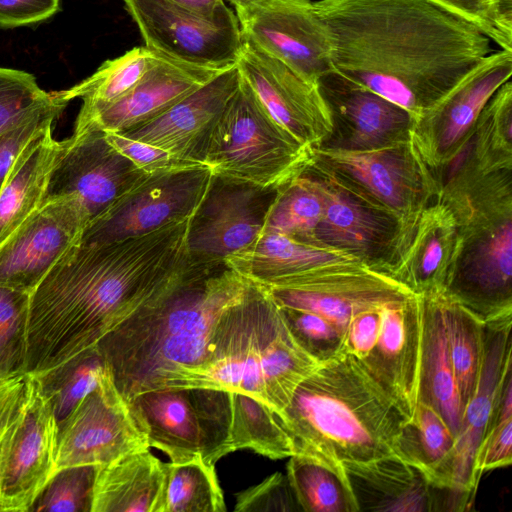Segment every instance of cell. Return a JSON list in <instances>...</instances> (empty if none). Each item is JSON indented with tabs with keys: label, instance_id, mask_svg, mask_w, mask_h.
Returning a JSON list of instances; mask_svg holds the SVG:
<instances>
[{
	"label": "cell",
	"instance_id": "1",
	"mask_svg": "<svg viewBox=\"0 0 512 512\" xmlns=\"http://www.w3.org/2000/svg\"><path fill=\"white\" fill-rule=\"evenodd\" d=\"M189 221L73 246L30 293L25 372L36 377L93 348L190 267Z\"/></svg>",
	"mask_w": 512,
	"mask_h": 512
},
{
	"label": "cell",
	"instance_id": "2",
	"mask_svg": "<svg viewBox=\"0 0 512 512\" xmlns=\"http://www.w3.org/2000/svg\"><path fill=\"white\" fill-rule=\"evenodd\" d=\"M333 71L416 118L491 53L477 27L427 0H318Z\"/></svg>",
	"mask_w": 512,
	"mask_h": 512
},
{
	"label": "cell",
	"instance_id": "3",
	"mask_svg": "<svg viewBox=\"0 0 512 512\" xmlns=\"http://www.w3.org/2000/svg\"><path fill=\"white\" fill-rule=\"evenodd\" d=\"M249 283L226 264L191 263L178 281L106 334L96 348L124 399L164 389L201 366L218 319Z\"/></svg>",
	"mask_w": 512,
	"mask_h": 512
},
{
	"label": "cell",
	"instance_id": "4",
	"mask_svg": "<svg viewBox=\"0 0 512 512\" xmlns=\"http://www.w3.org/2000/svg\"><path fill=\"white\" fill-rule=\"evenodd\" d=\"M276 418L301 454L341 469L397 457L408 418L351 354L320 364Z\"/></svg>",
	"mask_w": 512,
	"mask_h": 512
},
{
	"label": "cell",
	"instance_id": "5",
	"mask_svg": "<svg viewBox=\"0 0 512 512\" xmlns=\"http://www.w3.org/2000/svg\"><path fill=\"white\" fill-rule=\"evenodd\" d=\"M455 162L438 192L457 228L441 292L485 323L512 314V168L485 166L468 148Z\"/></svg>",
	"mask_w": 512,
	"mask_h": 512
},
{
	"label": "cell",
	"instance_id": "6",
	"mask_svg": "<svg viewBox=\"0 0 512 512\" xmlns=\"http://www.w3.org/2000/svg\"><path fill=\"white\" fill-rule=\"evenodd\" d=\"M319 365L294 340L268 290L250 281L241 298L218 319L206 361L164 389L245 393L278 414Z\"/></svg>",
	"mask_w": 512,
	"mask_h": 512
},
{
	"label": "cell",
	"instance_id": "7",
	"mask_svg": "<svg viewBox=\"0 0 512 512\" xmlns=\"http://www.w3.org/2000/svg\"><path fill=\"white\" fill-rule=\"evenodd\" d=\"M306 168L398 221L400 238L395 262L405 250L422 211L436 198L441 184L412 140L370 151L312 148Z\"/></svg>",
	"mask_w": 512,
	"mask_h": 512
},
{
	"label": "cell",
	"instance_id": "8",
	"mask_svg": "<svg viewBox=\"0 0 512 512\" xmlns=\"http://www.w3.org/2000/svg\"><path fill=\"white\" fill-rule=\"evenodd\" d=\"M311 149L272 118L241 76L211 136L205 164L214 175L278 189L306 169Z\"/></svg>",
	"mask_w": 512,
	"mask_h": 512
},
{
	"label": "cell",
	"instance_id": "9",
	"mask_svg": "<svg viewBox=\"0 0 512 512\" xmlns=\"http://www.w3.org/2000/svg\"><path fill=\"white\" fill-rule=\"evenodd\" d=\"M128 404L148 446L164 452L172 463L199 457L215 465L234 452L231 392L202 387L151 390Z\"/></svg>",
	"mask_w": 512,
	"mask_h": 512
},
{
	"label": "cell",
	"instance_id": "10",
	"mask_svg": "<svg viewBox=\"0 0 512 512\" xmlns=\"http://www.w3.org/2000/svg\"><path fill=\"white\" fill-rule=\"evenodd\" d=\"M58 425L32 376L0 410V511L28 512L56 472Z\"/></svg>",
	"mask_w": 512,
	"mask_h": 512
},
{
	"label": "cell",
	"instance_id": "11",
	"mask_svg": "<svg viewBox=\"0 0 512 512\" xmlns=\"http://www.w3.org/2000/svg\"><path fill=\"white\" fill-rule=\"evenodd\" d=\"M213 175L207 165L145 174L88 224L80 243L114 242L190 219Z\"/></svg>",
	"mask_w": 512,
	"mask_h": 512
},
{
	"label": "cell",
	"instance_id": "12",
	"mask_svg": "<svg viewBox=\"0 0 512 512\" xmlns=\"http://www.w3.org/2000/svg\"><path fill=\"white\" fill-rule=\"evenodd\" d=\"M124 4L149 49L197 66L236 65L244 40L236 14L225 3L211 15L170 0H124Z\"/></svg>",
	"mask_w": 512,
	"mask_h": 512
},
{
	"label": "cell",
	"instance_id": "13",
	"mask_svg": "<svg viewBox=\"0 0 512 512\" xmlns=\"http://www.w3.org/2000/svg\"><path fill=\"white\" fill-rule=\"evenodd\" d=\"M511 74L512 51L490 53L416 118L412 143L440 181L467 148L484 106Z\"/></svg>",
	"mask_w": 512,
	"mask_h": 512
},
{
	"label": "cell",
	"instance_id": "14",
	"mask_svg": "<svg viewBox=\"0 0 512 512\" xmlns=\"http://www.w3.org/2000/svg\"><path fill=\"white\" fill-rule=\"evenodd\" d=\"M145 174L108 142L104 131L74 128L60 141L40 206L75 197L91 222Z\"/></svg>",
	"mask_w": 512,
	"mask_h": 512
},
{
	"label": "cell",
	"instance_id": "15",
	"mask_svg": "<svg viewBox=\"0 0 512 512\" xmlns=\"http://www.w3.org/2000/svg\"><path fill=\"white\" fill-rule=\"evenodd\" d=\"M276 188L213 175L200 206L190 218L187 250L190 263L225 264L262 233Z\"/></svg>",
	"mask_w": 512,
	"mask_h": 512
},
{
	"label": "cell",
	"instance_id": "16",
	"mask_svg": "<svg viewBox=\"0 0 512 512\" xmlns=\"http://www.w3.org/2000/svg\"><path fill=\"white\" fill-rule=\"evenodd\" d=\"M57 425L56 470L78 465L101 467L150 448L109 370Z\"/></svg>",
	"mask_w": 512,
	"mask_h": 512
},
{
	"label": "cell",
	"instance_id": "17",
	"mask_svg": "<svg viewBox=\"0 0 512 512\" xmlns=\"http://www.w3.org/2000/svg\"><path fill=\"white\" fill-rule=\"evenodd\" d=\"M266 289L278 306L316 313L343 335L354 314L414 295L387 274L360 261L327 265L283 287Z\"/></svg>",
	"mask_w": 512,
	"mask_h": 512
},
{
	"label": "cell",
	"instance_id": "18",
	"mask_svg": "<svg viewBox=\"0 0 512 512\" xmlns=\"http://www.w3.org/2000/svg\"><path fill=\"white\" fill-rule=\"evenodd\" d=\"M243 39L318 83L333 71L327 30L311 0H264L236 10Z\"/></svg>",
	"mask_w": 512,
	"mask_h": 512
},
{
	"label": "cell",
	"instance_id": "19",
	"mask_svg": "<svg viewBox=\"0 0 512 512\" xmlns=\"http://www.w3.org/2000/svg\"><path fill=\"white\" fill-rule=\"evenodd\" d=\"M90 222L75 197L40 206L0 244V286L31 293Z\"/></svg>",
	"mask_w": 512,
	"mask_h": 512
},
{
	"label": "cell",
	"instance_id": "20",
	"mask_svg": "<svg viewBox=\"0 0 512 512\" xmlns=\"http://www.w3.org/2000/svg\"><path fill=\"white\" fill-rule=\"evenodd\" d=\"M318 87L330 112L332 130L314 148L370 151L411 140L416 117L398 104L335 71L323 75Z\"/></svg>",
	"mask_w": 512,
	"mask_h": 512
},
{
	"label": "cell",
	"instance_id": "21",
	"mask_svg": "<svg viewBox=\"0 0 512 512\" xmlns=\"http://www.w3.org/2000/svg\"><path fill=\"white\" fill-rule=\"evenodd\" d=\"M236 65L267 112L301 143L314 148L331 133L318 83L245 40Z\"/></svg>",
	"mask_w": 512,
	"mask_h": 512
},
{
	"label": "cell",
	"instance_id": "22",
	"mask_svg": "<svg viewBox=\"0 0 512 512\" xmlns=\"http://www.w3.org/2000/svg\"><path fill=\"white\" fill-rule=\"evenodd\" d=\"M305 170L317 179L323 198L315 244L348 253L365 266L388 275L398 254V221L329 179Z\"/></svg>",
	"mask_w": 512,
	"mask_h": 512
},
{
	"label": "cell",
	"instance_id": "23",
	"mask_svg": "<svg viewBox=\"0 0 512 512\" xmlns=\"http://www.w3.org/2000/svg\"><path fill=\"white\" fill-rule=\"evenodd\" d=\"M240 78L234 65L157 118L119 133L166 150L188 165H206L211 136Z\"/></svg>",
	"mask_w": 512,
	"mask_h": 512
},
{
	"label": "cell",
	"instance_id": "24",
	"mask_svg": "<svg viewBox=\"0 0 512 512\" xmlns=\"http://www.w3.org/2000/svg\"><path fill=\"white\" fill-rule=\"evenodd\" d=\"M512 314L485 322L483 355L474 394L463 410L455 436L452 486L476 494L473 465L495 413L507 374L512 371Z\"/></svg>",
	"mask_w": 512,
	"mask_h": 512
},
{
	"label": "cell",
	"instance_id": "25",
	"mask_svg": "<svg viewBox=\"0 0 512 512\" xmlns=\"http://www.w3.org/2000/svg\"><path fill=\"white\" fill-rule=\"evenodd\" d=\"M421 345L418 296L384 305L381 327L370 354L359 361L408 420L417 402Z\"/></svg>",
	"mask_w": 512,
	"mask_h": 512
},
{
	"label": "cell",
	"instance_id": "26",
	"mask_svg": "<svg viewBox=\"0 0 512 512\" xmlns=\"http://www.w3.org/2000/svg\"><path fill=\"white\" fill-rule=\"evenodd\" d=\"M229 68L187 64L160 54L157 63L127 95L87 117H77L75 128L94 127L104 132H123L140 126L157 118Z\"/></svg>",
	"mask_w": 512,
	"mask_h": 512
},
{
	"label": "cell",
	"instance_id": "27",
	"mask_svg": "<svg viewBox=\"0 0 512 512\" xmlns=\"http://www.w3.org/2000/svg\"><path fill=\"white\" fill-rule=\"evenodd\" d=\"M360 511H448L453 489L431 483L398 457L342 466Z\"/></svg>",
	"mask_w": 512,
	"mask_h": 512
},
{
	"label": "cell",
	"instance_id": "28",
	"mask_svg": "<svg viewBox=\"0 0 512 512\" xmlns=\"http://www.w3.org/2000/svg\"><path fill=\"white\" fill-rule=\"evenodd\" d=\"M456 242L454 216L437 194L422 211L405 250L388 275L414 294L442 291Z\"/></svg>",
	"mask_w": 512,
	"mask_h": 512
},
{
	"label": "cell",
	"instance_id": "29",
	"mask_svg": "<svg viewBox=\"0 0 512 512\" xmlns=\"http://www.w3.org/2000/svg\"><path fill=\"white\" fill-rule=\"evenodd\" d=\"M350 261L359 260L337 249L263 232L225 264L264 288H278L318 268Z\"/></svg>",
	"mask_w": 512,
	"mask_h": 512
},
{
	"label": "cell",
	"instance_id": "30",
	"mask_svg": "<svg viewBox=\"0 0 512 512\" xmlns=\"http://www.w3.org/2000/svg\"><path fill=\"white\" fill-rule=\"evenodd\" d=\"M416 295L421 316L417 401L432 406L456 436L463 407L449 353L440 291Z\"/></svg>",
	"mask_w": 512,
	"mask_h": 512
},
{
	"label": "cell",
	"instance_id": "31",
	"mask_svg": "<svg viewBox=\"0 0 512 512\" xmlns=\"http://www.w3.org/2000/svg\"><path fill=\"white\" fill-rule=\"evenodd\" d=\"M167 463L149 450L98 468L91 512H165Z\"/></svg>",
	"mask_w": 512,
	"mask_h": 512
},
{
	"label": "cell",
	"instance_id": "32",
	"mask_svg": "<svg viewBox=\"0 0 512 512\" xmlns=\"http://www.w3.org/2000/svg\"><path fill=\"white\" fill-rule=\"evenodd\" d=\"M59 146L48 126L17 158L0 190V244L39 208Z\"/></svg>",
	"mask_w": 512,
	"mask_h": 512
},
{
	"label": "cell",
	"instance_id": "33",
	"mask_svg": "<svg viewBox=\"0 0 512 512\" xmlns=\"http://www.w3.org/2000/svg\"><path fill=\"white\" fill-rule=\"evenodd\" d=\"M455 436L430 405L417 401L396 440V455L435 485L452 486ZM454 488V487H453Z\"/></svg>",
	"mask_w": 512,
	"mask_h": 512
},
{
	"label": "cell",
	"instance_id": "34",
	"mask_svg": "<svg viewBox=\"0 0 512 512\" xmlns=\"http://www.w3.org/2000/svg\"><path fill=\"white\" fill-rule=\"evenodd\" d=\"M159 57V53L146 46L135 47L105 61L90 77L67 90L56 92L57 96L66 103L81 98L83 104L77 117H87L127 95Z\"/></svg>",
	"mask_w": 512,
	"mask_h": 512
},
{
	"label": "cell",
	"instance_id": "35",
	"mask_svg": "<svg viewBox=\"0 0 512 512\" xmlns=\"http://www.w3.org/2000/svg\"><path fill=\"white\" fill-rule=\"evenodd\" d=\"M289 458L286 476L302 511L359 512L343 468L301 454Z\"/></svg>",
	"mask_w": 512,
	"mask_h": 512
},
{
	"label": "cell",
	"instance_id": "36",
	"mask_svg": "<svg viewBox=\"0 0 512 512\" xmlns=\"http://www.w3.org/2000/svg\"><path fill=\"white\" fill-rule=\"evenodd\" d=\"M322 213L323 198L318 181L304 170L277 189L262 233H278L316 245L314 233Z\"/></svg>",
	"mask_w": 512,
	"mask_h": 512
},
{
	"label": "cell",
	"instance_id": "37",
	"mask_svg": "<svg viewBox=\"0 0 512 512\" xmlns=\"http://www.w3.org/2000/svg\"><path fill=\"white\" fill-rule=\"evenodd\" d=\"M440 299L450 358L464 410L475 392L479 378L484 322L441 291Z\"/></svg>",
	"mask_w": 512,
	"mask_h": 512
},
{
	"label": "cell",
	"instance_id": "38",
	"mask_svg": "<svg viewBox=\"0 0 512 512\" xmlns=\"http://www.w3.org/2000/svg\"><path fill=\"white\" fill-rule=\"evenodd\" d=\"M231 399L233 451L249 449L273 460L294 455L291 440L271 408L245 393L233 392Z\"/></svg>",
	"mask_w": 512,
	"mask_h": 512
},
{
	"label": "cell",
	"instance_id": "39",
	"mask_svg": "<svg viewBox=\"0 0 512 512\" xmlns=\"http://www.w3.org/2000/svg\"><path fill=\"white\" fill-rule=\"evenodd\" d=\"M107 371L95 346L34 378L59 424L98 386Z\"/></svg>",
	"mask_w": 512,
	"mask_h": 512
},
{
	"label": "cell",
	"instance_id": "40",
	"mask_svg": "<svg viewBox=\"0 0 512 512\" xmlns=\"http://www.w3.org/2000/svg\"><path fill=\"white\" fill-rule=\"evenodd\" d=\"M215 465L202 458L167 463L165 512H225Z\"/></svg>",
	"mask_w": 512,
	"mask_h": 512
},
{
	"label": "cell",
	"instance_id": "41",
	"mask_svg": "<svg viewBox=\"0 0 512 512\" xmlns=\"http://www.w3.org/2000/svg\"><path fill=\"white\" fill-rule=\"evenodd\" d=\"M481 164L512 168V83L505 82L480 113L468 146Z\"/></svg>",
	"mask_w": 512,
	"mask_h": 512
},
{
	"label": "cell",
	"instance_id": "42",
	"mask_svg": "<svg viewBox=\"0 0 512 512\" xmlns=\"http://www.w3.org/2000/svg\"><path fill=\"white\" fill-rule=\"evenodd\" d=\"M30 294L0 286V378L22 374L26 368Z\"/></svg>",
	"mask_w": 512,
	"mask_h": 512
},
{
	"label": "cell",
	"instance_id": "43",
	"mask_svg": "<svg viewBox=\"0 0 512 512\" xmlns=\"http://www.w3.org/2000/svg\"><path fill=\"white\" fill-rule=\"evenodd\" d=\"M98 468L78 465L56 470L28 512H91Z\"/></svg>",
	"mask_w": 512,
	"mask_h": 512
},
{
	"label": "cell",
	"instance_id": "44",
	"mask_svg": "<svg viewBox=\"0 0 512 512\" xmlns=\"http://www.w3.org/2000/svg\"><path fill=\"white\" fill-rule=\"evenodd\" d=\"M278 307L294 340L319 364L346 353L344 335L332 322L313 312Z\"/></svg>",
	"mask_w": 512,
	"mask_h": 512
},
{
	"label": "cell",
	"instance_id": "45",
	"mask_svg": "<svg viewBox=\"0 0 512 512\" xmlns=\"http://www.w3.org/2000/svg\"><path fill=\"white\" fill-rule=\"evenodd\" d=\"M512 462V371L504 381L495 417L477 449L473 473L478 485L486 471Z\"/></svg>",
	"mask_w": 512,
	"mask_h": 512
},
{
	"label": "cell",
	"instance_id": "46",
	"mask_svg": "<svg viewBox=\"0 0 512 512\" xmlns=\"http://www.w3.org/2000/svg\"><path fill=\"white\" fill-rule=\"evenodd\" d=\"M468 21L491 41L512 51V0H427Z\"/></svg>",
	"mask_w": 512,
	"mask_h": 512
},
{
	"label": "cell",
	"instance_id": "47",
	"mask_svg": "<svg viewBox=\"0 0 512 512\" xmlns=\"http://www.w3.org/2000/svg\"><path fill=\"white\" fill-rule=\"evenodd\" d=\"M55 100L56 92L41 89L32 74L0 67V129Z\"/></svg>",
	"mask_w": 512,
	"mask_h": 512
},
{
	"label": "cell",
	"instance_id": "48",
	"mask_svg": "<svg viewBox=\"0 0 512 512\" xmlns=\"http://www.w3.org/2000/svg\"><path fill=\"white\" fill-rule=\"evenodd\" d=\"M57 95V93H56ZM67 103L58 96L43 106L0 129V190L19 155L44 128L52 126Z\"/></svg>",
	"mask_w": 512,
	"mask_h": 512
},
{
	"label": "cell",
	"instance_id": "49",
	"mask_svg": "<svg viewBox=\"0 0 512 512\" xmlns=\"http://www.w3.org/2000/svg\"><path fill=\"white\" fill-rule=\"evenodd\" d=\"M234 510L238 512L302 511L287 476L280 472L239 492Z\"/></svg>",
	"mask_w": 512,
	"mask_h": 512
},
{
	"label": "cell",
	"instance_id": "50",
	"mask_svg": "<svg viewBox=\"0 0 512 512\" xmlns=\"http://www.w3.org/2000/svg\"><path fill=\"white\" fill-rule=\"evenodd\" d=\"M105 134L113 147L146 174L193 166L178 160L166 150L129 138L119 132Z\"/></svg>",
	"mask_w": 512,
	"mask_h": 512
},
{
	"label": "cell",
	"instance_id": "51",
	"mask_svg": "<svg viewBox=\"0 0 512 512\" xmlns=\"http://www.w3.org/2000/svg\"><path fill=\"white\" fill-rule=\"evenodd\" d=\"M383 306L360 311L354 314L349 321L344 333L345 352L353 355L358 361H363L376 344L381 327V308Z\"/></svg>",
	"mask_w": 512,
	"mask_h": 512
},
{
	"label": "cell",
	"instance_id": "52",
	"mask_svg": "<svg viewBox=\"0 0 512 512\" xmlns=\"http://www.w3.org/2000/svg\"><path fill=\"white\" fill-rule=\"evenodd\" d=\"M60 9V0H0V27H18L44 21Z\"/></svg>",
	"mask_w": 512,
	"mask_h": 512
},
{
	"label": "cell",
	"instance_id": "53",
	"mask_svg": "<svg viewBox=\"0 0 512 512\" xmlns=\"http://www.w3.org/2000/svg\"><path fill=\"white\" fill-rule=\"evenodd\" d=\"M29 377V374H22L6 379L0 378V410L16 393V391L24 385Z\"/></svg>",
	"mask_w": 512,
	"mask_h": 512
},
{
	"label": "cell",
	"instance_id": "54",
	"mask_svg": "<svg viewBox=\"0 0 512 512\" xmlns=\"http://www.w3.org/2000/svg\"><path fill=\"white\" fill-rule=\"evenodd\" d=\"M180 6L198 13L214 14L225 2L224 0H170Z\"/></svg>",
	"mask_w": 512,
	"mask_h": 512
},
{
	"label": "cell",
	"instance_id": "55",
	"mask_svg": "<svg viewBox=\"0 0 512 512\" xmlns=\"http://www.w3.org/2000/svg\"><path fill=\"white\" fill-rule=\"evenodd\" d=\"M234 7L235 10L248 8L257 5L264 0H228Z\"/></svg>",
	"mask_w": 512,
	"mask_h": 512
}]
</instances>
